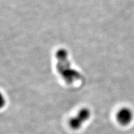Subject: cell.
<instances>
[{"mask_svg": "<svg viewBox=\"0 0 134 134\" xmlns=\"http://www.w3.org/2000/svg\"><path fill=\"white\" fill-rule=\"evenodd\" d=\"M56 58L57 60V69L66 83L72 84L81 79V74L71 67L66 50L63 48L58 50L56 53Z\"/></svg>", "mask_w": 134, "mask_h": 134, "instance_id": "6da1fadb", "label": "cell"}, {"mask_svg": "<svg viewBox=\"0 0 134 134\" xmlns=\"http://www.w3.org/2000/svg\"><path fill=\"white\" fill-rule=\"evenodd\" d=\"M91 116V112L88 108H83L78 112L75 117H72L69 121V125L71 129L78 130L81 128Z\"/></svg>", "mask_w": 134, "mask_h": 134, "instance_id": "7a4b0ae2", "label": "cell"}, {"mask_svg": "<svg viewBox=\"0 0 134 134\" xmlns=\"http://www.w3.org/2000/svg\"><path fill=\"white\" fill-rule=\"evenodd\" d=\"M133 113L129 108H123L119 110L117 114V120L123 126L129 125L133 120Z\"/></svg>", "mask_w": 134, "mask_h": 134, "instance_id": "3957f363", "label": "cell"}]
</instances>
